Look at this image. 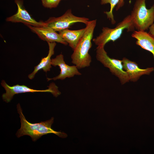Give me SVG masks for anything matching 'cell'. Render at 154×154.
I'll return each instance as SVG.
<instances>
[{
  "instance_id": "cell-1",
  "label": "cell",
  "mask_w": 154,
  "mask_h": 154,
  "mask_svg": "<svg viewBox=\"0 0 154 154\" xmlns=\"http://www.w3.org/2000/svg\"><path fill=\"white\" fill-rule=\"evenodd\" d=\"M18 113L21 119V127L16 135L18 138L25 135L30 136L33 141H35L43 135L49 133L54 134L59 137L65 138L67 134L64 132L57 131L52 129L51 126L54 122V118L40 122L32 123L28 121L23 114L19 103L17 105Z\"/></svg>"
},
{
  "instance_id": "cell-2",
  "label": "cell",
  "mask_w": 154,
  "mask_h": 154,
  "mask_svg": "<svg viewBox=\"0 0 154 154\" xmlns=\"http://www.w3.org/2000/svg\"><path fill=\"white\" fill-rule=\"evenodd\" d=\"M96 24V20L89 21L86 25L85 33L79 42L71 56L72 62L80 69L88 67L92 61L89 53L92 47L94 31Z\"/></svg>"
},
{
  "instance_id": "cell-3",
  "label": "cell",
  "mask_w": 154,
  "mask_h": 154,
  "mask_svg": "<svg viewBox=\"0 0 154 154\" xmlns=\"http://www.w3.org/2000/svg\"><path fill=\"white\" fill-rule=\"evenodd\" d=\"M146 0H136L130 15L135 29L138 31L147 30L154 22V5L147 9Z\"/></svg>"
},
{
  "instance_id": "cell-4",
  "label": "cell",
  "mask_w": 154,
  "mask_h": 154,
  "mask_svg": "<svg viewBox=\"0 0 154 154\" xmlns=\"http://www.w3.org/2000/svg\"><path fill=\"white\" fill-rule=\"evenodd\" d=\"M135 29L130 15H129L119 23L115 28L103 27L102 32L94 38L93 41L98 46H104L109 42H114L120 38L125 29H126L127 32H130L134 31Z\"/></svg>"
},
{
  "instance_id": "cell-5",
  "label": "cell",
  "mask_w": 154,
  "mask_h": 154,
  "mask_svg": "<svg viewBox=\"0 0 154 154\" xmlns=\"http://www.w3.org/2000/svg\"><path fill=\"white\" fill-rule=\"evenodd\" d=\"M103 46H98L96 48L97 60L108 68L110 72L118 77L121 84H123L129 81V76L124 70L122 60L110 58Z\"/></svg>"
},
{
  "instance_id": "cell-6",
  "label": "cell",
  "mask_w": 154,
  "mask_h": 154,
  "mask_svg": "<svg viewBox=\"0 0 154 154\" xmlns=\"http://www.w3.org/2000/svg\"><path fill=\"white\" fill-rule=\"evenodd\" d=\"M1 85L6 92L2 95V98L4 101L7 103L11 101L15 95L27 92H48L51 93L55 97H57L61 94L58 87L54 83L49 84L48 86V89L43 90L34 89L24 85L18 84L11 86L8 85L4 80L1 81Z\"/></svg>"
},
{
  "instance_id": "cell-7",
  "label": "cell",
  "mask_w": 154,
  "mask_h": 154,
  "mask_svg": "<svg viewBox=\"0 0 154 154\" xmlns=\"http://www.w3.org/2000/svg\"><path fill=\"white\" fill-rule=\"evenodd\" d=\"M89 19L74 15L71 9L68 10L61 16L56 17H50L44 22V26L52 29L56 31H60L68 29L76 23H82L86 25L89 21Z\"/></svg>"
},
{
  "instance_id": "cell-8",
  "label": "cell",
  "mask_w": 154,
  "mask_h": 154,
  "mask_svg": "<svg viewBox=\"0 0 154 154\" xmlns=\"http://www.w3.org/2000/svg\"><path fill=\"white\" fill-rule=\"evenodd\" d=\"M15 2L17 7V11L15 14L7 17L6 19V21L21 23L26 25L35 27L44 26V22H38L31 16L25 9L23 0H15Z\"/></svg>"
},
{
  "instance_id": "cell-9",
  "label": "cell",
  "mask_w": 154,
  "mask_h": 154,
  "mask_svg": "<svg viewBox=\"0 0 154 154\" xmlns=\"http://www.w3.org/2000/svg\"><path fill=\"white\" fill-rule=\"evenodd\" d=\"M52 65L59 67L60 71V74L56 77L52 78H47V81L52 80H63L67 78L72 77L75 75H80L81 74L78 70L75 65L69 66L66 64L64 60V56L60 54L51 59Z\"/></svg>"
},
{
  "instance_id": "cell-10",
  "label": "cell",
  "mask_w": 154,
  "mask_h": 154,
  "mask_svg": "<svg viewBox=\"0 0 154 154\" xmlns=\"http://www.w3.org/2000/svg\"><path fill=\"white\" fill-rule=\"evenodd\" d=\"M123 68L129 76V81L136 82L142 75H149L154 71V68H139L135 62L124 57L122 59Z\"/></svg>"
},
{
  "instance_id": "cell-11",
  "label": "cell",
  "mask_w": 154,
  "mask_h": 154,
  "mask_svg": "<svg viewBox=\"0 0 154 154\" xmlns=\"http://www.w3.org/2000/svg\"><path fill=\"white\" fill-rule=\"evenodd\" d=\"M31 31L36 34L41 40L47 42H57L65 45L68 44L56 31L46 26L35 27L26 25Z\"/></svg>"
},
{
  "instance_id": "cell-12",
  "label": "cell",
  "mask_w": 154,
  "mask_h": 154,
  "mask_svg": "<svg viewBox=\"0 0 154 154\" xmlns=\"http://www.w3.org/2000/svg\"><path fill=\"white\" fill-rule=\"evenodd\" d=\"M131 36L137 40L136 44L142 48L151 52L154 58V37L145 31H134Z\"/></svg>"
},
{
  "instance_id": "cell-13",
  "label": "cell",
  "mask_w": 154,
  "mask_h": 154,
  "mask_svg": "<svg viewBox=\"0 0 154 154\" xmlns=\"http://www.w3.org/2000/svg\"><path fill=\"white\" fill-rule=\"evenodd\" d=\"M86 30V27L75 30L66 29L59 32V34L74 50L83 36Z\"/></svg>"
},
{
  "instance_id": "cell-14",
  "label": "cell",
  "mask_w": 154,
  "mask_h": 154,
  "mask_svg": "<svg viewBox=\"0 0 154 154\" xmlns=\"http://www.w3.org/2000/svg\"><path fill=\"white\" fill-rule=\"evenodd\" d=\"M47 43L49 46L48 54L46 57L42 58L39 64L34 67L33 71L28 75V78L30 79H33L36 74L40 70L42 69L44 71L46 72L50 71L52 68L51 57L54 54V49L56 43V42Z\"/></svg>"
},
{
  "instance_id": "cell-15",
  "label": "cell",
  "mask_w": 154,
  "mask_h": 154,
  "mask_svg": "<svg viewBox=\"0 0 154 154\" xmlns=\"http://www.w3.org/2000/svg\"><path fill=\"white\" fill-rule=\"evenodd\" d=\"M119 0H101V4L102 5L109 3L110 8L109 11L104 12L107 16V18L111 21L112 24H114L116 23L113 14V11L115 7L117 5L119 2Z\"/></svg>"
},
{
  "instance_id": "cell-16",
  "label": "cell",
  "mask_w": 154,
  "mask_h": 154,
  "mask_svg": "<svg viewBox=\"0 0 154 154\" xmlns=\"http://www.w3.org/2000/svg\"><path fill=\"white\" fill-rule=\"evenodd\" d=\"M61 0H41L42 4L45 7L52 9L57 7Z\"/></svg>"
},
{
  "instance_id": "cell-17",
  "label": "cell",
  "mask_w": 154,
  "mask_h": 154,
  "mask_svg": "<svg viewBox=\"0 0 154 154\" xmlns=\"http://www.w3.org/2000/svg\"><path fill=\"white\" fill-rule=\"evenodd\" d=\"M124 0H119V2L116 7V10L117 11L120 8L123 7L124 4ZM131 0H130L129 3H131Z\"/></svg>"
},
{
  "instance_id": "cell-18",
  "label": "cell",
  "mask_w": 154,
  "mask_h": 154,
  "mask_svg": "<svg viewBox=\"0 0 154 154\" xmlns=\"http://www.w3.org/2000/svg\"><path fill=\"white\" fill-rule=\"evenodd\" d=\"M149 33L154 37V22L149 28Z\"/></svg>"
}]
</instances>
